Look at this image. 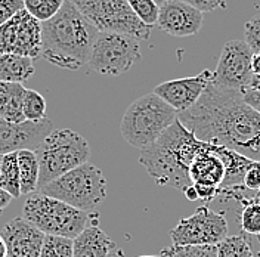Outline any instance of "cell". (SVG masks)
<instances>
[{
  "mask_svg": "<svg viewBox=\"0 0 260 257\" xmlns=\"http://www.w3.org/2000/svg\"><path fill=\"white\" fill-rule=\"evenodd\" d=\"M183 194H185V197H186L189 201H197V200H198V194H197V191H195L194 185H192V186H189V188H186V189L183 191Z\"/></svg>",
  "mask_w": 260,
  "mask_h": 257,
  "instance_id": "38",
  "label": "cell"
},
{
  "mask_svg": "<svg viewBox=\"0 0 260 257\" xmlns=\"http://www.w3.org/2000/svg\"><path fill=\"white\" fill-rule=\"evenodd\" d=\"M18 154L19 167V188L21 195H31L39 191L40 167L34 149H21Z\"/></svg>",
  "mask_w": 260,
  "mask_h": 257,
  "instance_id": "21",
  "label": "cell"
},
{
  "mask_svg": "<svg viewBox=\"0 0 260 257\" xmlns=\"http://www.w3.org/2000/svg\"><path fill=\"white\" fill-rule=\"evenodd\" d=\"M158 6H161V5H164V3H167V2H170V0H154Z\"/></svg>",
  "mask_w": 260,
  "mask_h": 257,
  "instance_id": "41",
  "label": "cell"
},
{
  "mask_svg": "<svg viewBox=\"0 0 260 257\" xmlns=\"http://www.w3.org/2000/svg\"><path fill=\"white\" fill-rule=\"evenodd\" d=\"M0 53L36 59L42 53V22L25 9L0 27Z\"/></svg>",
  "mask_w": 260,
  "mask_h": 257,
  "instance_id": "11",
  "label": "cell"
},
{
  "mask_svg": "<svg viewBox=\"0 0 260 257\" xmlns=\"http://www.w3.org/2000/svg\"><path fill=\"white\" fill-rule=\"evenodd\" d=\"M211 79L213 73L204 70L197 76L160 83L154 89V93L161 98L175 111H178V114H180L197 104V101L201 98Z\"/></svg>",
  "mask_w": 260,
  "mask_h": 257,
  "instance_id": "13",
  "label": "cell"
},
{
  "mask_svg": "<svg viewBox=\"0 0 260 257\" xmlns=\"http://www.w3.org/2000/svg\"><path fill=\"white\" fill-rule=\"evenodd\" d=\"M22 113L25 121H42L46 117V99L39 92L27 89L24 95Z\"/></svg>",
  "mask_w": 260,
  "mask_h": 257,
  "instance_id": "24",
  "label": "cell"
},
{
  "mask_svg": "<svg viewBox=\"0 0 260 257\" xmlns=\"http://www.w3.org/2000/svg\"><path fill=\"white\" fill-rule=\"evenodd\" d=\"M206 146L207 142L198 141L176 120L154 144L141 151L139 163L157 185L185 191L192 186L189 167Z\"/></svg>",
  "mask_w": 260,
  "mask_h": 257,
  "instance_id": "3",
  "label": "cell"
},
{
  "mask_svg": "<svg viewBox=\"0 0 260 257\" xmlns=\"http://www.w3.org/2000/svg\"><path fill=\"white\" fill-rule=\"evenodd\" d=\"M248 89L260 90V76H253V79H251V83H250Z\"/></svg>",
  "mask_w": 260,
  "mask_h": 257,
  "instance_id": "39",
  "label": "cell"
},
{
  "mask_svg": "<svg viewBox=\"0 0 260 257\" xmlns=\"http://www.w3.org/2000/svg\"><path fill=\"white\" fill-rule=\"evenodd\" d=\"M244 42L253 53H260V16L244 25Z\"/></svg>",
  "mask_w": 260,
  "mask_h": 257,
  "instance_id": "30",
  "label": "cell"
},
{
  "mask_svg": "<svg viewBox=\"0 0 260 257\" xmlns=\"http://www.w3.org/2000/svg\"><path fill=\"white\" fill-rule=\"evenodd\" d=\"M160 257H217L214 245H175L161 250Z\"/></svg>",
  "mask_w": 260,
  "mask_h": 257,
  "instance_id": "26",
  "label": "cell"
},
{
  "mask_svg": "<svg viewBox=\"0 0 260 257\" xmlns=\"http://www.w3.org/2000/svg\"><path fill=\"white\" fill-rule=\"evenodd\" d=\"M139 257H160V256H139Z\"/></svg>",
  "mask_w": 260,
  "mask_h": 257,
  "instance_id": "43",
  "label": "cell"
},
{
  "mask_svg": "<svg viewBox=\"0 0 260 257\" xmlns=\"http://www.w3.org/2000/svg\"><path fill=\"white\" fill-rule=\"evenodd\" d=\"M244 102L251 107L254 111L260 114V90H253V89H244L243 90Z\"/></svg>",
  "mask_w": 260,
  "mask_h": 257,
  "instance_id": "35",
  "label": "cell"
},
{
  "mask_svg": "<svg viewBox=\"0 0 260 257\" xmlns=\"http://www.w3.org/2000/svg\"><path fill=\"white\" fill-rule=\"evenodd\" d=\"M253 52L244 40H229L220 52L216 71H213L211 81L220 87L231 90L248 89L251 73Z\"/></svg>",
  "mask_w": 260,
  "mask_h": 257,
  "instance_id": "12",
  "label": "cell"
},
{
  "mask_svg": "<svg viewBox=\"0 0 260 257\" xmlns=\"http://www.w3.org/2000/svg\"><path fill=\"white\" fill-rule=\"evenodd\" d=\"M2 188L12 198L21 197L19 188V167H18V154L11 152L2 155Z\"/></svg>",
  "mask_w": 260,
  "mask_h": 257,
  "instance_id": "22",
  "label": "cell"
},
{
  "mask_svg": "<svg viewBox=\"0 0 260 257\" xmlns=\"http://www.w3.org/2000/svg\"><path fill=\"white\" fill-rule=\"evenodd\" d=\"M53 130V121H24L14 124L0 117V157L21 149H34Z\"/></svg>",
  "mask_w": 260,
  "mask_h": 257,
  "instance_id": "14",
  "label": "cell"
},
{
  "mask_svg": "<svg viewBox=\"0 0 260 257\" xmlns=\"http://www.w3.org/2000/svg\"><path fill=\"white\" fill-rule=\"evenodd\" d=\"M34 59L14 53H0V81L24 83L34 74Z\"/></svg>",
  "mask_w": 260,
  "mask_h": 257,
  "instance_id": "20",
  "label": "cell"
},
{
  "mask_svg": "<svg viewBox=\"0 0 260 257\" xmlns=\"http://www.w3.org/2000/svg\"><path fill=\"white\" fill-rule=\"evenodd\" d=\"M0 188H2V157H0Z\"/></svg>",
  "mask_w": 260,
  "mask_h": 257,
  "instance_id": "42",
  "label": "cell"
},
{
  "mask_svg": "<svg viewBox=\"0 0 260 257\" xmlns=\"http://www.w3.org/2000/svg\"><path fill=\"white\" fill-rule=\"evenodd\" d=\"M21 217L45 235L74 240L90 222L96 220L98 214L93 216L89 211L74 209L37 191L25 200Z\"/></svg>",
  "mask_w": 260,
  "mask_h": 257,
  "instance_id": "5",
  "label": "cell"
},
{
  "mask_svg": "<svg viewBox=\"0 0 260 257\" xmlns=\"http://www.w3.org/2000/svg\"><path fill=\"white\" fill-rule=\"evenodd\" d=\"M39 192L90 213L107 197V179L99 167L86 163L52 180Z\"/></svg>",
  "mask_w": 260,
  "mask_h": 257,
  "instance_id": "7",
  "label": "cell"
},
{
  "mask_svg": "<svg viewBox=\"0 0 260 257\" xmlns=\"http://www.w3.org/2000/svg\"><path fill=\"white\" fill-rule=\"evenodd\" d=\"M0 257H6V244L2 235H0Z\"/></svg>",
  "mask_w": 260,
  "mask_h": 257,
  "instance_id": "40",
  "label": "cell"
},
{
  "mask_svg": "<svg viewBox=\"0 0 260 257\" xmlns=\"http://www.w3.org/2000/svg\"><path fill=\"white\" fill-rule=\"evenodd\" d=\"M80 14L99 33H118L138 40H148L151 27L130 9L127 0H71Z\"/></svg>",
  "mask_w": 260,
  "mask_h": 257,
  "instance_id": "8",
  "label": "cell"
},
{
  "mask_svg": "<svg viewBox=\"0 0 260 257\" xmlns=\"http://www.w3.org/2000/svg\"><path fill=\"white\" fill-rule=\"evenodd\" d=\"M194 188L198 194V200L204 203H210L213 198H216L219 194L222 192V188L217 186H210V185H201V183H194Z\"/></svg>",
  "mask_w": 260,
  "mask_h": 257,
  "instance_id": "34",
  "label": "cell"
},
{
  "mask_svg": "<svg viewBox=\"0 0 260 257\" xmlns=\"http://www.w3.org/2000/svg\"><path fill=\"white\" fill-rule=\"evenodd\" d=\"M39 257H73V240L46 235Z\"/></svg>",
  "mask_w": 260,
  "mask_h": 257,
  "instance_id": "28",
  "label": "cell"
},
{
  "mask_svg": "<svg viewBox=\"0 0 260 257\" xmlns=\"http://www.w3.org/2000/svg\"><path fill=\"white\" fill-rule=\"evenodd\" d=\"M34 152L40 167L39 189L73 169L86 164L90 158L89 142L83 135L71 128L52 130L34 148Z\"/></svg>",
  "mask_w": 260,
  "mask_h": 257,
  "instance_id": "4",
  "label": "cell"
},
{
  "mask_svg": "<svg viewBox=\"0 0 260 257\" xmlns=\"http://www.w3.org/2000/svg\"><path fill=\"white\" fill-rule=\"evenodd\" d=\"M217 257H254L250 242L243 235L226 237L220 244L216 245Z\"/></svg>",
  "mask_w": 260,
  "mask_h": 257,
  "instance_id": "25",
  "label": "cell"
},
{
  "mask_svg": "<svg viewBox=\"0 0 260 257\" xmlns=\"http://www.w3.org/2000/svg\"><path fill=\"white\" fill-rule=\"evenodd\" d=\"M178 120V111L154 92L132 102L121 118L120 132L126 142L138 149L152 145Z\"/></svg>",
  "mask_w": 260,
  "mask_h": 257,
  "instance_id": "6",
  "label": "cell"
},
{
  "mask_svg": "<svg viewBox=\"0 0 260 257\" xmlns=\"http://www.w3.org/2000/svg\"><path fill=\"white\" fill-rule=\"evenodd\" d=\"M241 229L245 234L260 237V201H250L241 211Z\"/></svg>",
  "mask_w": 260,
  "mask_h": 257,
  "instance_id": "29",
  "label": "cell"
},
{
  "mask_svg": "<svg viewBox=\"0 0 260 257\" xmlns=\"http://www.w3.org/2000/svg\"><path fill=\"white\" fill-rule=\"evenodd\" d=\"M65 0H24V9L39 22H46L56 15Z\"/></svg>",
  "mask_w": 260,
  "mask_h": 257,
  "instance_id": "23",
  "label": "cell"
},
{
  "mask_svg": "<svg viewBox=\"0 0 260 257\" xmlns=\"http://www.w3.org/2000/svg\"><path fill=\"white\" fill-rule=\"evenodd\" d=\"M225 146L207 144V146L195 157L189 167V179L194 183L210 185L222 188L228 176Z\"/></svg>",
  "mask_w": 260,
  "mask_h": 257,
  "instance_id": "17",
  "label": "cell"
},
{
  "mask_svg": "<svg viewBox=\"0 0 260 257\" xmlns=\"http://www.w3.org/2000/svg\"><path fill=\"white\" fill-rule=\"evenodd\" d=\"M228 237L223 213L201 206L189 217H183L170 232L175 245H217Z\"/></svg>",
  "mask_w": 260,
  "mask_h": 257,
  "instance_id": "10",
  "label": "cell"
},
{
  "mask_svg": "<svg viewBox=\"0 0 260 257\" xmlns=\"http://www.w3.org/2000/svg\"><path fill=\"white\" fill-rule=\"evenodd\" d=\"M2 237L6 244V257H39L45 234L22 217H15L3 226Z\"/></svg>",
  "mask_w": 260,
  "mask_h": 257,
  "instance_id": "16",
  "label": "cell"
},
{
  "mask_svg": "<svg viewBox=\"0 0 260 257\" xmlns=\"http://www.w3.org/2000/svg\"><path fill=\"white\" fill-rule=\"evenodd\" d=\"M130 9L145 25H157V19L160 14V6L154 0H127Z\"/></svg>",
  "mask_w": 260,
  "mask_h": 257,
  "instance_id": "27",
  "label": "cell"
},
{
  "mask_svg": "<svg viewBox=\"0 0 260 257\" xmlns=\"http://www.w3.org/2000/svg\"><path fill=\"white\" fill-rule=\"evenodd\" d=\"M251 73L253 76H260V53H253L251 56Z\"/></svg>",
  "mask_w": 260,
  "mask_h": 257,
  "instance_id": "37",
  "label": "cell"
},
{
  "mask_svg": "<svg viewBox=\"0 0 260 257\" xmlns=\"http://www.w3.org/2000/svg\"><path fill=\"white\" fill-rule=\"evenodd\" d=\"M243 183L245 188L251 189V191H259L260 188V161H254L248 170L245 172L243 179Z\"/></svg>",
  "mask_w": 260,
  "mask_h": 257,
  "instance_id": "32",
  "label": "cell"
},
{
  "mask_svg": "<svg viewBox=\"0 0 260 257\" xmlns=\"http://www.w3.org/2000/svg\"><path fill=\"white\" fill-rule=\"evenodd\" d=\"M141 58L139 40L118 33H99L89 58L90 70L117 77L127 73Z\"/></svg>",
  "mask_w": 260,
  "mask_h": 257,
  "instance_id": "9",
  "label": "cell"
},
{
  "mask_svg": "<svg viewBox=\"0 0 260 257\" xmlns=\"http://www.w3.org/2000/svg\"><path fill=\"white\" fill-rule=\"evenodd\" d=\"M12 200H14V198H12L11 194H8L3 188H0V213L11 204Z\"/></svg>",
  "mask_w": 260,
  "mask_h": 257,
  "instance_id": "36",
  "label": "cell"
},
{
  "mask_svg": "<svg viewBox=\"0 0 260 257\" xmlns=\"http://www.w3.org/2000/svg\"><path fill=\"white\" fill-rule=\"evenodd\" d=\"M178 120L198 141L260 161V114L244 102L243 90L210 81L197 104L178 114Z\"/></svg>",
  "mask_w": 260,
  "mask_h": 257,
  "instance_id": "1",
  "label": "cell"
},
{
  "mask_svg": "<svg viewBox=\"0 0 260 257\" xmlns=\"http://www.w3.org/2000/svg\"><path fill=\"white\" fill-rule=\"evenodd\" d=\"M183 2L189 6H192L194 9L200 11L201 14L204 12H213L219 8H225V2L223 0H179Z\"/></svg>",
  "mask_w": 260,
  "mask_h": 257,
  "instance_id": "33",
  "label": "cell"
},
{
  "mask_svg": "<svg viewBox=\"0 0 260 257\" xmlns=\"http://www.w3.org/2000/svg\"><path fill=\"white\" fill-rule=\"evenodd\" d=\"M203 21V14L192 6L179 0H170L160 6L157 25L161 31L173 37H189L201 30Z\"/></svg>",
  "mask_w": 260,
  "mask_h": 257,
  "instance_id": "15",
  "label": "cell"
},
{
  "mask_svg": "<svg viewBox=\"0 0 260 257\" xmlns=\"http://www.w3.org/2000/svg\"><path fill=\"white\" fill-rule=\"evenodd\" d=\"M98 34L71 0H65L56 15L42 22L40 56L59 68L79 70L89 62Z\"/></svg>",
  "mask_w": 260,
  "mask_h": 257,
  "instance_id": "2",
  "label": "cell"
},
{
  "mask_svg": "<svg viewBox=\"0 0 260 257\" xmlns=\"http://www.w3.org/2000/svg\"><path fill=\"white\" fill-rule=\"evenodd\" d=\"M259 192H260V188H259Z\"/></svg>",
  "mask_w": 260,
  "mask_h": 257,
  "instance_id": "44",
  "label": "cell"
},
{
  "mask_svg": "<svg viewBox=\"0 0 260 257\" xmlns=\"http://www.w3.org/2000/svg\"><path fill=\"white\" fill-rule=\"evenodd\" d=\"M24 9V0H0V27Z\"/></svg>",
  "mask_w": 260,
  "mask_h": 257,
  "instance_id": "31",
  "label": "cell"
},
{
  "mask_svg": "<svg viewBox=\"0 0 260 257\" xmlns=\"http://www.w3.org/2000/svg\"><path fill=\"white\" fill-rule=\"evenodd\" d=\"M114 241L98 225H89L73 240V257H110Z\"/></svg>",
  "mask_w": 260,
  "mask_h": 257,
  "instance_id": "18",
  "label": "cell"
},
{
  "mask_svg": "<svg viewBox=\"0 0 260 257\" xmlns=\"http://www.w3.org/2000/svg\"><path fill=\"white\" fill-rule=\"evenodd\" d=\"M25 90L21 83L0 81V117L14 124L25 121L22 113Z\"/></svg>",
  "mask_w": 260,
  "mask_h": 257,
  "instance_id": "19",
  "label": "cell"
}]
</instances>
